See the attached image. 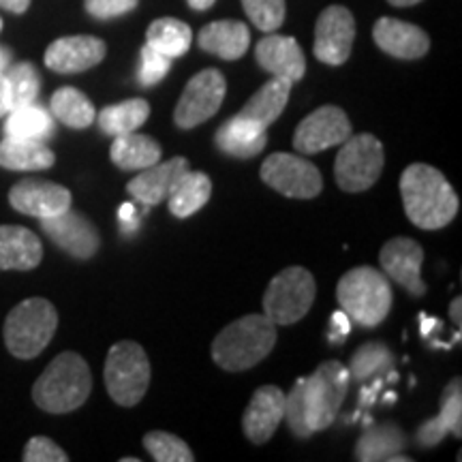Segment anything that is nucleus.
Masks as SVG:
<instances>
[{
  "label": "nucleus",
  "mask_w": 462,
  "mask_h": 462,
  "mask_svg": "<svg viewBox=\"0 0 462 462\" xmlns=\"http://www.w3.org/2000/svg\"><path fill=\"white\" fill-rule=\"evenodd\" d=\"M289 95H291V82H287V79L282 78L268 79V82L246 101V106L240 109L238 116L246 120H253V123L268 129V126L282 114V109L287 107Z\"/></svg>",
  "instance_id": "obj_29"
},
{
  "label": "nucleus",
  "mask_w": 462,
  "mask_h": 462,
  "mask_svg": "<svg viewBox=\"0 0 462 462\" xmlns=\"http://www.w3.org/2000/svg\"><path fill=\"white\" fill-rule=\"evenodd\" d=\"M351 330V319L346 317L343 310H338V313L332 315V340H337V343H340L346 334H349Z\"/></svg>",
  "instance_id": "obj_43"
},
{
  "label": "nucleus",
  "mask_w": 462,
  "mask_h": 462,
  "mask_svg": "<svg viewBox=\"0 0 462 462\" xmlns=\"http://www.w3.org/2000/svg\"><path fill=\"white\" fill-rule=\"evenodd\" d=\"M262 180L293 199H313L321 193V171L300 154L274 152L263 161Z\"/></svg>",
  "instance_id": "obj_10"
},
{
  "label": "nucleus",
  "mask_w": 462,
  "mask_h": 462,
  "mask_svg": "<svg viewBox=\"0 0 462 462\" xmlns=\"http://www.w3.org/2000/svg\"><path fill=\"white\" fill-rule=\"evenodd\" d=\"M150 116V106L146 99H129L116 106L103 107L97 120H99L101 131L106 135H123V133L137 131L142 125H146Z\"/></svg>",
  "instance_id": "obj_34"
},
{
  "label": "nucleus",
  "mask_w": 462,
  "mask_h": 462,
  "mask_svg": "<svg viewBox=\"0 0 462 462\" xmlns=\"http://www.w3.org/2000/svg\"><path fill=\"white\" fill-rule=\"evenodd\" d=\"M56 163V154L39 140L5 137L0 142V167L11 171H43Z\"/></svg>",
  "instance_id": "obj_28"
},
{
  "label": "nucleus",
  "mask_w": 462,
  "mask_h": 462,
  "mask_svg": "<svg viewBox=\"0 0 462 462\" xmlns=\"http://www.w3.org/2000/svg\"><path fill=\"white\" fill-rule=\"evenodd\" d=\"M242 7L248 20L263 32H274L285 22V0H242Z\"/></svg>",
  "instance_id": "obj_38"
},
{
  "label": "nucleus",
  "mask_w": 462,
  "mask_h": 462,
  "mask_svg": "<svg viewBox=\"0 0 462 462\" xmlns=\"http://www.w3.org/2000/svg\"><path fill=\"white\" fill-rule=\"evenodd\" d=\"M3 86L11 112V109L34 103L39 88H42V79H39V71L34 69L32 62H17V65H11L7 73L3 75Z\"/></svg>",
  "instance_id": "obj_35"
},
{
  "label": "nucleus",
  "mask_w": 462,
  "mask_h": 462,
  "mask_svg": "<svg viewBox=\"0 0 462 462\" xmlns=\"http://www.w3.org/2000/svg\"><path fill=\"white\" fill-rule=\"evenodd\" d=\"M9 204L26 217L50 218L71 208V190L56 182L26 178L9 190Z\"/></svg>",
  "instance_id": "obj_15"
},
{
  "label": "nucleus",
  "mask_w": 462,
  "mask_h": 462,
  "mask_svg": "<svg viewBox=\"0 0 462 462\" xmlns=\"http://www.w3.org/2000/svg\"><path fill=\"white\" fill-rule=\"evenodd\" d=\"M199 48L223 60H238L251 45V32L245 22L218 20L204 26L198 34Z\"/></svg>",
  "instance_id": "obj_25"
},
{
  "label": "nucleus",
  "mask_w": 462,
  "mask_h": 462,
  "mask_svg": "<svg viewBox=\"0 0 462 462\" xmlns=\"http://www.w3.org/2000/svg\"><path fill=\"white\" fill-rule=\"evenodd\" d=\"M0 31H3V17H0Z\"/></svg>",
  "instance_id": "obj_50"
},
{
  "label": "nucleus",
  "mask_w": 462,
  "mask_h": 462,
  "mask_svg": "<svg viewBox=\"0 0 462 462\" xmlns=\"http://www.w3.org/2000/svg\"><path fill=\"white\" fill-rule=\"evenodd\" d=\"M315 296V276L306 268L291 265L270 281L262 300L263 315L276 326H291L309 315Z\"/></svg>",
  "instance_id": "obj_8"
},
{
  "label": "nucleus",
  "mask_w": 462,
  "mask_h": 462,
  "mask_svg": "<svg viewBox=\"0 0 462 462\" xmlns=\"http://www.w3.org/2000/svg\"><path fill=\"white\" fill-rule=\"evenodd\" d=\"M282 418H285V394L279 385H263L253 394L242 415V430L248 441L263 446L274 437Z\"/></svg>",
  "instance_id": "obj_18"
},
{
  "label": "nucleus",
  "mask_w": 462,
  "mask_h": 462,
  "mask_svg": "<svg viewBox=\"0 0 462 462\" xmlns=\"http://www.w3.org/2000/svg\"><path fill=\"white\" fill-rule=\"evenodd\" d=\"M379 263L383 268V274L407 289L411 296H424L426 285L421 281L424 248L418 242L411 238H392L381 248Z\"/></svg>",
  "instance_id": "obj_16"
},
{
  "label": "nucleus",
  "mask_w": 462,
  "mask_h": 462,
  "mask_svg": "<svg viewBox=\"0 0 462 462\" xmlns=\"http://www.w3.org/2000/svg\"><path fill=\"white\" fill-rule=\"evenodd\" d=\"M289 430L298 439H309L313 430L309 429L306 421V407H304V379H298L291 392L285 396V418Z\"/></svg>",
  "instance_id": "obj_39"
},
{
  "label": "nucleus",
  "mask_w": 462,
  "mask_h": 462,
  "mask_svg": "<svg viewBox=\"0 0 462 462\" xmlns=\"http://www.w3.org/2000/svg\"><path fill=\"white\" fill-rule=\"evenodd\" d=\"M146 43L167 58H180L193 43V31L176 17H159L148 26Z\"/></svg>",
  "instance_id": "obj_33"
},
{
  "label": "nucleus",
  "mask_w": 462,
  "mask_h": 462,
  "mask_svg": "<svg viewBox=\"0 0 462 462\" xmlns=\"http://www.w3.org/2000/svg\"><path fill=\"white\" fill-rule=\"evenodd\" d=\"M189 161L184 157H173L165 163L157 161L154 165L142 170L140 176H135L126 184L131 198H135L143 206H157L161 201L170 198L171 189L180 180L182 173L189 171Z\"/></svg>",
  "instance_id": "obj_20"
},
{
  "label": "nucleus",
  "mask_w": 462,
  "mask_h": 462,
  "mask_svg": "<svg viewBox=\"0 0 462 462\" xmlns=\"http://www.w3.org/2000/svg\"><path fill=\"white\" fill-rule=\"evenodd\" d=\"M407 446L404 432L394 424L366 426V432L356 446V460L360 462H409V456H401Z\"/></svg>",
  "instance_id": "obj_26"
},
{
  "label": "nucleus",
  "mask_w": 462,
  "mask_h": 462,
  "mask_svg": "<svg viewBox=\"0 0 462 462\" xmlns=\"http://www.w3.org/2000/svg\"><path fill=\"white\" fill-rule=\"evenodd\" d=\"M334 178L345 193H362L379 180L385 165L383 143L371 133L349 135V140L340 143Z\"/></svg>",
  "instance_id": "obj_9"
},
{
  "label": "nucleus",
  "mask_w": 462,
  "mask_h": 462,
  "mask_svg": "<svg viewBox=\"0 0 462 462\" xmlns=\"http://www.w3.org/2000/svg\"><path fill=\"white\" fill-rule=\"evenodd\" d=\"M106 388L120 407H135L150 385V360L142 345L133 340L116 343L106 360Z\"/></svg>",
  "instance_id": "obj_6"
},
{
  "label": "nucleus",
  "mask_w": 462,
  "mask_h": 462,
  "mask_svg": "<svg viewBox=\"0 0 462 462\" xmlns=\"http://www.w3.org/2000/svg\"><path fill=\"white\" fill-rule=\"evenodd\" d=\"M50 114L71 129H88L95 123L97 112L88 97L82 90L62 86L51 95Z\"/></svg>",
  "instance_id": "obj_32"
},
{
  "label": "nucleus",
  "mask_w": 462,
  "mask_h": 462,
  "mask_svg": "<svg viewBox=\"0 0 462 462\" xmlns=\"http://www.w3.org/2000/svg\"><path fill=\"white\" fill-rule=\"evenodd\" d=\"M225 92H227V82L223 73L217 69H204L189 79L173 112V123L178 129H195L198 125H204L221 109Z\"/></svg>",
  "instance_id": "obj_11"
},
{
  "label": "nucleus",
  "mask_w": 462,
  "mask_h": 462,
  "mask_svg": "<svg viewBox=\"0 0 462 462\" xmlns=\"http://www.w3.org/2000/svg\"><path fill=\"white\" fill-rule=\"evenodd\" d=\"M54 133V116L48 109L28 103L5 116L3 135L5 137H20V140H39L45 142Z\"/></svg>",
  "instance_id": "obj_31"
},
{
  "label": "nucleus",
  "mask_w": 462,
  "mask_h": 462,
  "mask_svg": "<svg viewBox=\"0 0 462 462\" xmlns=\"http://www.w3.org/2000/svg\"><path fill=\"white\" fill-rule=\"evenodd\" d=\"M401 195L409 221L420 229H441L458 215V195L437 167L409 165L401 176Z\"/></svg>",
  "instance_id": "obj_1"
},
{
  "label": "nucleus",
  "mask_w": 462,
  "mask_h": 462,
  "mask_svg": "<svg viewBox=\"0 0 462 462\" xmlns=\"http://www.w3.org/2000/svg\"><path fill=\"white\" fill-rule=\"evenodd\" d=\"M9 114V106H7V95H5V86H3V78H0V118Z\"/></svg>",
  "instance_id": "obj_48"
},
{
  "label": "nucleus",
  "mask_w": 462,
  "mask_h": 462,
  "mask_svg": "<svg viewBox=\"0 0 462 462\" xmlns=\"http://www.w3.org/2000/svg\"><path fill=\"white\" fill-rule=\"evenodd\" d=\"M337 298L343 313L362 328H377L392 309V287L383 273L360 265L338 281Z\"/></svg>",
  "instance_id": "obj_4"
},
{
  "label": "nucleus",
  "mask_w": 462,
  "mask_h": 462,
  "mask_svg": "<svg viewBox=\"0 0 462 462\" xmlns=\"http://www.w3.org/2000/svg\"><path fill=\"white\" fill-rule=\"evenodd\" d=\"M143 448L157 462H193L195 454L182 441L180 437L171 435V432L152 430L143 437Z\"/></svg>",
  "instance_id": "obj_37"
},
{
  "label": "nucleus",
  "mask_w": 462,
  "mask_h": 462,
  "mask_svg": "<svg viewBox=\"0 0 462 462\" xmlns=\"http://www.w3.org/2000/svg\"><path fill=\"white\" fill-rule=\"evenodd\" d=\"M390 5H394V7H411V5H418L421 0H388Z\"/></svg>",
  "instance_id": "obj_49"
},
{
  "label": "nucleus",
  "mask_w": 462,
  "mask_h": 462,
  "mask_svg": "<svg viewBox=\"0 0 462 462\" xmlns=\"http://www.w3.org/2000/svg\"><path fill=\"white\" fill-rule=\"evenodd\" d=\"M58 328V313L54 304L45 298H28L11 310L5 321V345L9 354L20 360L37 357Z\"/></svg>",
  "instance_id": "obj_5"
},
{
  "label": "nucleus",
  "mask_w": 462,
  "mask_h": 462,
  "mask_svg": "<svg viewBox=\"0 0 462 462\" xmlns=\"http://www.w3.org/2000/svg\"><path fill=\"white\" fill-rule=\"evenodd\" d=\"M187 3H189L190 9H195V11H206V9H210L212 5L217 3V0H187Z\"/></svg>",
  "instance_id": "obj_47"
},
{
  "label": "nucleus",
  "mask_w": 462,
  "mask_h": 462,
  "mask_svg": "<svg viewBox=\"0 0 462 462\" xmlns=\"http://www.w3.org/2000/svg\"><path fill=\"white\" fill-rule=\"evenodd\" d=\"M276 345V323L265 315H245L223 328L212 343V360L223 371L240 373L257 366Z\"/></svg>",
  "instance_id": "obj_3"
},
{
  "label": "nucleus",
  "mask_w": 462,
  "mask_h": 462,
  "mask_svg": "<svg viewBox=\"0 0 462 462\" xmlns=\"http://www.w3.org/2000/svg\"><path fill=\"white\" fill-rule=\"evenodd\" d=\"M137 3L140 0H84V7L97 20H114L135 9Z\"/></svg>",
  "instance_id": "obj_42"
},
{
  "label": "nucleus",
  "mask_w": 462,
  "mask_h": 462,
  "mask_svg": "<svg viewBox=\"0 0 462 462\" xmlns=\"http://www.w3.org/2000/svg\"><path fill=\"white\" fill-rule=\"evenodd\" d=\"M392 366H394V357H392L388 346L379 340H371V343L362 345L351 357L349 377L364 383V381L390 373Z\"/></svg>",
  "instance_id": "obj_36"
},
{
  "label": "nucleus",
  "mask_w": 462,
  "mask_h": 462,
  "mask_svg": "<svg viewBox=\"0 0 462 462\" xmlns=\"http://www.w3.org/2000/svg\"><path fill=\"white\" fill-rule=\"evenodd\" d=\"M255 58L263 71L291 84L300 82L306 73L304 51L293 37H282V34L263 37L255 48Z\"/></svg>",
  "instance_id": "obj_19"
},
{
  "label": "nucleus",
  "mask_w": 462,
  "mask_h": 462,
  "mask_svg": "<svg viewBox=\"0 0 462 462\" xmlns=\"http://www.w3.org/2000/svg\"><path fill=\"white\" fill-rule=\"evenodd\" d=\"M106 54L107 45L97 37H88V34L62 37L56 39L45 51V67L62 75L84 73L99 65Z\"/></svg>",
  "instance_id": "obj_17"
},
{
  "label": "nucleus",
  "mask_w": 462,
  "mask_h": 462,
  "mask_svg": "<svg viewBox=\"0 0 462 462\" xmlns=\"http://www.w3.org/2000/svg\"><path fill=\"white\" fill-rule=\"evenodd\" d=\"M26 462H67L69 456L60 446H56L54 441L48 437H32L26 443L24 456Z\"/></svg>",
  "instance_id": "obj_41"
},
{
  "label": "nucleus",
  "mask_w": 462,
  "mask_h": 462,
  "mask_svg": "<svg viewBox=\"0 0 462 462\" xmlns=\"http://www.w3.org/2000/svg\"><path fill=\"white\" fill-rule=\"evenodd\" d=\"M460 306H462L460 298H456L454 302L449 304V317H452L454 323H456V326H458V328H460V323H462V319H460Z\"/></svg>",
  "instance_id": "obj_46"
},
{
  "label": "nucleus",
  "mask_w": 462,
  "mask_h": 462,
  "mask_svg": "<svg viewBox=\"0 0 462 462\" xmlns=\"http://www.w3.org/2000/svg\"><path fill=\"white\" fill-rule=\"evenodd\" d=\"M0 7L11 11V14H24L31 7V0H0Z\"/></svg>",
  "instance_id": "obj_44"
},
{
  "label": "nucleus",
  "mask_w": 462,
  "mask_h": 462,
  "mask_svg": "<svg viewBox=\"0 0 462 462\" xmlns=\"http://www.w3.org/2000/svg\"><path fill=\"white\" fill-rule=\"evenodd\" d=\"M109 159L123 171H142L161 161V146L152 137L142 135L137 131L123 133V135L114 137Z\"/></svg>",
  "instance_id": "obj_27"
},
{
  "label": "nucleus",
  "mask_w": 462,
  "mask_h": 462,
  "mask_svg": "<svg viewBox=\"0 0 462 462\" xmlns=\"http://www.w3.org/2000/svg\"><path fill=\"white\" fill-rule=\"evenodd\" d=\"M462 388L460 377L452 379L448 383L446 392L441 396V411L437 418H432L418 429V443L424 448H435L446 439L449 432L454 437L462 435Z\"/></svg>",
  "instance_id": "obj_24"
},
{
  "label": "nucleus",
  "mask_w": 462,
  "mask_h": 462,
  "mask_svg": "<svg viewBox=\"0 0 462 462\" xmlns=\"http://www.w3.org/2000/svg\"><path fill=\"white\" fill-rule=\"evenodd\" d=\"M92 374L82 356L65 351L56 356L32 385V401L45 413H71L88 401Z\"/></svg>",
  "instance_id": "obj_2"
},
{
  "label": "nucleus",
  "mask_w": 462,
  "mask_h": 462,
  "mask_svg": "<svg viewBox=\"0 0 462 462\" xmlns=\"http://www.w3.org/2000/svg\"><path fill=\"white\" fill-rule=\"evenodd\" d=\"M171 69V58H167L150 48L146 43L140 51V67H137V82L142 86H157L161 79L170 73Z\"/></svg>",
  "instance_id": "obj_40"
},
{
  "label": "nucleus",
  "mask_w": 462,
  "mask_h": 462,
  "mask_svg": "<svg viewBox=\"0 0 462 462\" xmlns=\"http://www.w3.org/2000/svg\"><path fill=\"white\" fill-rule=\"evenodd\" d=\"M215 142L217 148L229 157L253 159L268 143V133H265V126L236 114L234 118L218 126Z\"/></svg>",
  "instance_id": "obj_23"
},
{
  "label": "nucleus",
  "mask_w": 462,
  "mask_h": 462,
  "mask_svg": "<svg viewBox=\"0 0 462 462\" xmlns=\"http://www.w3.org/2000/svg\"><path fill=\"white\" fill-rule=\"evenodd\" d=\"M11 60H14V51L0 45V78L7 73V69L11 67Z\"/></svg>",
  "instance_id": "obj_45"
},
{
  "label": "nucleus",
  "mask_w": 462,
  "mask_h": 462,
  "mask_svg": "<svg viewBox=\"0 0 462 462\" xmlns=\"http://www.w3.org/2000/svg\"><path fill=\"white\" fill-rule=\"evenodd\" d=\"M374 43L385 54L402 58V60H415L421 58L430 48L429 34L420 26L409 24V22L394 20V17H381L373 28Z\"/></svg>",
  "instance_id": "obj_21"
},
{
  "label": "nucleus",
  "mask_w": 462,
  "mask_h": 462,
  "mask_svg": "<svg viewBox=\"0 0 462 462\" xmlns=\"http://www.w3.org/2000/svg\"><path fill=\"white\" fill-rule=\"evenodd\" d=\"M43 259V245L34 231L0 225V270H34Z\"/></svg>",
  "instance_id": "obj_22"
},
{
  "label": "nucleus",
  "mask_w": 462,
  "mask_h": 462,
  "mask_svg": "<svg viewBox=\"0 0 462 462\" xmlns=\"http://www.w3.org/2000/svg\"><path fill=\"white\" fill-rule=\"evenodd\" d=\"M349 385V368L337 360L319 364L317 371L304 379V407L310 430L330 429L343 407Z\"/></svg>",
  "instance_id": "obj_7"
},
{
  "label": "nucleus",
  "mask_w": 462,
  "mask_h": 462,
  "mask_svg": "<svg viewBox=\"0 0 462 462\" xmlns=\"http://www.w3.org/2000/svg\"><path fill=\"white\" fill-rule=\"evenodd\" d=\"M212 195V180L204 171H184L176 187L171 189L167 206L170 212L178 218H189L201 210Z\"/></svg>",
  "instance_id": "obj_30"
},
{
  "label": "nucleus",
  "mask_w": 462,
  "mask_h": 462,
  "mask_svg": "<svg viewBox=\"0 0 462 462\" xmlns=\"http://www.w3.org/2000/svg\"><path fill=\"white\" fill-rule=\"evenodd\" d=\"M351 123L337 106H323L309 114L293 133V148L300 154H317L323 150L340 146L349 140Z\"/></svg>",
  "instance_id": "obj_12"
},
{
  "label": "nucleus",
  "mask_w": 462,
  "mask_h": 462,
  "mask_svg": "<svg viewBox=\"0 0 462 462\" xmlns=\"http://www.w3.org/2000/svg\"><path fill=\"white\" fill-rule=\"evenodd\" d=\"M356 39V20L349 9L332 5L323 9L315 26L313 51L317 60L338 67L351 56Z\"/></svg>",
  "instance_id": "obj_13"
},
{
  "label": "nucleus",
  "mask_w": 462,
  "mask_h": 462,
  "mask_svg": "<svg viewBox=\"0 0 462 462\" xmlns=\"http://www.w3.org/2000/svg\"><path fill=\"white\" fill-rule=\"evenodd\" d=\"M42 229L58 248L75 259H90L101 246L99 231L82 212L69 208L62 215L42 218Z\"/></svg>",
  "instance_id": "obj_14"
}]
</instances>
